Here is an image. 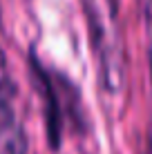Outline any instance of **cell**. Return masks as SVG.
I'll return each instance as SVG.
<instances>
[{
  "instance_id": "1",
  "label": "cell",
  "mask_w": 152,
  "mask_h": 154,
  "mask_svg": "<svg viewBox=\"0 0 152 154\" xmlns=\"http://www.w3.org/2000/svg\"><path fill=\"white\" fill-rule=\"evenodd\" d=\"M94 58L107 94H119L125 85V49L119 18V0H83Z\"/></svg>"
},
{
  "instance_id": "2",
  "label": "cell",
  "mask_w": 152,
  "mask_h": 154,
  "mask_svg": "<svg viewBox=\"0 0 152 154\" xmlns=\"http://www.w3.org/2000/svg\"><path fill=\"white\" fill-rule=\"evenodd\" d=\"M31 69H34V78L38 83L40 96H43V109H45V125H47V139H49V147L51 150H58L60 141H63V130H65V119L70 116L74 123H81L78 121L76 109H72L74 105L67 103V98L74 96L76 89H67V94H63V85H65V78L63 76H49L43 65L31 56Z\"/></svg>"
},
{
  "instance_id": "3",
  "label": "cell",
  "mask_w": 152,
  "mask_h": 154,
  "mask_svg": "<svg viewBox=\"0 0 152 154\" xmlns=\"http://www.w3.org/2000/svg\"><path fill=\"white\" fill-rule=\"evenodd\" d=\"M0 141L5 154H27V136L16 109V83L0 49Z\"/></svg>"
},
{
  "instance_id": "4",
  "label": "cell",
  "mask_w": 152,
  "mask_h": 154,
  "mask_svg": "<svg viewBox=\"0 0 152 154\" xmlns=\"http://www.w3.org/2000/svg\"><path fill=\"white\" fill-rule=\"evenodd\" d=\"M145 25H148V63L152 76V0H148V5H145Z\"/></svg>"
}]
</instances>
